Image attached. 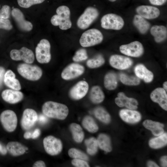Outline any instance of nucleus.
<instances>
[{"instance_id":"53","label":"nucleus","mask_w":167,"mask_h":167,"mask_svg":"<svg viewBox=\"0 0 167 167\" xmlns=\"http://www.w3.org/2000/svg\"><path fill=\"white\" fill-rule=\"evenodd\" d=\"M165 91L167 92V82L165 81L163 84V88Z\"/></svg>"},{"instance_id":"6","label":"nucleus","mask_w":167,"mask_h":167,"mask_svg":"<svg viewBox=\"0 0 167 167\" xmlns=\"http://www.w3.org/2000/svg\"><path fill=\"white\" fill-rule=\"evenodd\" d=\"M50 44L47 40L41 39L37 44L35 49L36 59L40 63H49L51 59L50 52Z\"/></svg>"},{"instance_id":"47","label":"nucleus","mask_w":167,"mask_h":167,"mask_svg":"<svg viewBox=\"0 0 167 167\" xmlns=\"http://www.w3.org/2000/svg\"><path fill=\"white\" fill-rule=\"evenodd\" d=\"M41 134V131L38 129L37 128L34 130L32 133V139H36Z\"/></svg>"},{"instance_id":"4","label":"nucleus","mask_w":167,"mask_h":167,"mask_svg":"<svg viewBox=\"0 0 167 167\" xmlns=\"http://www.w3.org/2000/svg\"><path fill=\"white\" fill-rule=\"evenodd\" d=\"M17 70L22 77L31 81L39 80L42 75V70L39 66L27 63L19 64Z\"/></svg>"},{"instance_id":"5","label":"nucleus","mask_w":167,"mask_h":167,"mask_svg":"<svg viewBox=\"0 0 167 167\" xmlns=\"http://www.w3.org/2000/svg\"><path fill=\"white\" fill-rule=\"evenodd\" d=\"M101 27L106 29L120 30L124 25V21L120 16L113 13L106 14L101 19Z\"/></svg>"},{"instance_id":"21","label":"nucleus","mask_w":167,"mask_h":167,"mask_svg":"<svg viewBox=\"0 0 167 167\" xmlns=\"http://www.w3.org/2000/svg\"><path fill=\"white\" fill-rule=\"evenodd\" d=\"M119 115L125 122L135 123L139 122L141 119V115L138 111L129 109H122L119 112Z\"/></svg>"},{"instance_id":"28","label":"nucleus","mask_w":167,"mask_h":167,"mask_svg":"<svg viewBox=\"0 0 167 167\" xmlns=\"http://www.w3.org/2000/svg\"><path fill=\"white\" fill-rule=\"evenodd\" d=\"M89 98L92 102L98 104L102 102L105 98L104 93L101 88L98 86H94L92 88L89 94Z\"/></svg>"},{"instance_id":"17","label":"nucleus","mask_w":167,"mask_h":167,"mask_svg":"<svg viewBox=\"0 0 167 167\" xmlns=\"http://www.w3.org/2000/svg\"><path fill=\"white\" fill-rule=\"evenodd\" d=\"M136 11L138 15L145 19H156L160 15V11L157 8L150 6L141 5L137 7Z\"/></svg>"},{"instance_id":"8","label":"nucleus","mask_w":167,"mask_h":167,"mask_svg":"<svg viewBox=\"0 0 167 167\" xmlns=\"http://www.w3.org/2000/svg\"><path fill=\"white\" fill-rule=\"evenodd\" d=\"M0 122L6 131L9 132H13L15 130L17 126V115L12 110H5L0 114Z\"/></svg>"},{"instance_id":"27","label":"nucleus","mask_w":167,"mask_h":167,"mask_svg":"<svg viewBox=\"0 0 167 167\" xmlns=\"http://www.w3.org/2000/svg\"><path fill=\"white\" fill-rule=\"evenodd\" d=\"M143 125L147 129L150 130L155 136H159L164 133V125L158 122L150 120H145Z\"/></svg>"},{"instance_id":"49","label":"nucleus","mask_w":167,"mask_h":167,"mask_svg":"<svg viewBox=\"0 0 167 167\" xmlns=\"http://www.w3.org/2000/svg\"><path fill=\"white\" fill-rule=\"evenodd\" d=\"M167 156H164L161 157V164L162 166L164 167H167Z\"/></svg>"},{"instance_id":"30","label":"nucleus","mask_w":167,"mask_h":167,"mask_svg":"<svg viewBox=\"0 0 167 167\" xmlns=\"http://www.w3.org/2000/svg\"><path fill=\"white\" fill-rule=\"evenodd\" d=\"M104 85L105 88L108 90L115 89L118 85V80L116 75L111 72L106 74L104 79Z\"/></svg>"},{"instance_id":"20","label":"nucleus","mask_w":167,"mask_h":167,"mask_svg":"<svg viewBox=\"0 0 167 167\" xmlns=\"http://www.w3.org/2000/svg\"><path fill=\"white\" fill-rule=\"evenodd\" d=\"M116 105L119 107L125 106L130 109H135L138 107V103L134 98L126 96L124 93L120 92L118 94V97L115 99Z\"/></svg>"},{"instance_id":"31","label":"nucleus","mask_w":167,"mask_h":167,"mask_svg":"<svg viewBox=\"0 0 167 167\" xmlns=\"http://www.w3.org/2000/svg\"><path fill=\"white\" fill-rule=\"evenodd\" d=\"M70 128L74 140L78 143L81 142L84 138V133L81 126L73 123L70 125Z\"/></svg>"},{"instance_id":"9","label":"nucleus","mask_w":167,"mask_h":167,"mask_svg":"<svg viewBox=\"0 0 167 167\" xmlns=\"http://www.w3.org/2000/svg\"><path fill=\"white\" fill-rule=\"evenodd\" d=\"M43 144L45 152L51 156L58 154L62 149L61 140L52 135L45 137L43 140Z\"/></svg>"},{"instance_id":"46","label":"nucleus","mask_w":167,"mask_h":167,"mask_svg":"<svg viewBox=\"0 0 167 167\" xmlns=\"http://www.w3.org/2000/svg\"><path fill=\"white\" fill-rule=\"evenodd\" d=\"M33 167H45L46 165L45 163L42 161L39 160L35 162L32 165Z\"/></svg>"},{"instance_id":"18","label":"nucleus","mask_w":167,"mask_h":167,"mask_svg":"<svg viewBox=\"0 0 167 167\" xmlns=\"http://www.w3.org/2000/svg\"><path fill=\"white\" fill-rule=\"evenodd\" d=\"M152 100L158 103L164 110H167V95L166 92L163 88H158L153 91L150 94Z\"/></svg>"},{"instance_id":"35","label":"nucleus","mask_w":167,"mask_h":167,"mask_svg":"<svg viewBox=\"0 0 167 167\" xmlns=\"http://www.w3.org/2000/svg\"><path fill=\"white\" fill-rule=\"evenodd\" d=\"M119 79L122 83L127 85L136 86L140 83V80L137 77L130 76L124 73L120 74Z\"/></svg>"},{"instance_id":"43","label":"nucleus","mask_w":167,"mask_h":167,"mask_svg":"<svg viewBox=\"0 0 167 167\" xmlns=\"http://www.w3.org/2000/svg\"><path fill=\"white\" fill-rule=\"evenodd\" d=\"M71 163L73 165L77 167H88L90 166L86 161L81 159H74L71 161Z\"/></svg>"},{"instance_id":"40","label":"nucleus","mask_w":167,"mask_h":167,"mask_svg":"<svg viewBox=\"0 0 167 167\" xmlns=\"http://www.w3.org/2000/svg\"><path fill=\"white\" fill-rule=\"evenodd\" d=\"M88 58L86 50L84 49H81L76 52L72 59L75 62H79L85 60Z\"/></svg>"},{"instance_id":"25","label":"nucleus","mask_w":167,"mask_h":167,"mask_svg":"<svg viewBox=\"0 0 167 167\" xmlns=\"http://www.w3.org/2000/svg\"><path fill=\"white\" fill-rule=\"evenodd\" d=\"M7 151L12 156H18L24 154L27 148L21 143L15 141H11L6 146Z\"/></svg>"},{"instance_id":"19","label":"nucleus","mask_w":167,"mask_h":167,"mask_svg":"<svg viewBox=\"0 0 167 167\" xmlns=\"http://www.w3.org/2000/svg\"><path fill=\"white\" fill-rule=\"evenodd\" d=\"M1 96L6 102L11 104H15L22 101L24 96L23 93L19 90L6 89L2 92Z\"/></svg>"},{"instance_id":"10","label":"nucleus","mask_w":167,"mask_h":167,"mask_svg":"<svg viewBox=\"0 0 167 167\" xmlns=\"http://www.w3.org/2000/svg\"><path fill=\"white\" fill-rule=\"evenodd\" d=\"M119 50L120 52L124 55L133 57H139L144 53L143 46L138 41L122 45L120 46Z\"/></svg>"},{"instance_id":"2","label":"nucleus","mask_w":167,"mask_h":167,"mask_svg":"<svg viewBox=\"0 0 167 167\" xmlns=\"http://www.w3.org/2000/svg\"><path fill=\"white\" fill-rule=\"evenodd\" d=\"M57 14L52 16L50 20L52 24L54 26H59L62 30L70 28L72 23L70 19V11L69 8L66 6H59L56 10Z\"/></svg>"},{"instance_id":"3","label":"nucleus","mask_w":167,"mask_h":167,"mask_svg":"<svg viewBox=\"0 0 167 167\" xmlns=\"http://www.w3.org/2000/svg\"><path fill=\"white\" fill-rule=\"evenodd\" d=\"M103 39V35L100 30L92 28L83 33L79 42L81 46L87 47L98 44L102 42Z\"/></svg>"},{"instance_id":"29","label":"nucleus","mask_w":167,"mask_h":167,"mask_svg":"<svg viewBox=\"0 0 167 167\" xmlns=\"http://www.w3.org/2000/svg\"><path fill=\"white\" fill-rule=\"evenodd\" d=\"M97 141L98 146L101 149L106 152L111 151L110 140L108 135L104 134H101L98 135Z\"/></svg>"},{"instance_id":"1","label":"nucleus","mask_w":167,"mask_h":167,"mask_svg":"<svg viewBox=\"0 0 167 167\" xmlns=\"http://www.w3.org/2000/svg\"><path fill=\"white\" fill-rule=\"evenodd\" d=\"M42 111L47 117L62 120L67 116L69 110L67 106L63 104L48 101L42 105Z\"/></svg>"},{"instance_id":"44","label":"nucleus","mask_w":167,"mask_h":167,"mask_svg":"<svg viewBox=\"0 0 167 167\" xmlns=\"http://www.w3.org/2000/svg\"><path fill=\"white\" fill-rule=\"evenodd\" d=\"M149 1L153 5L160 6L165 3L167 0H149Z\"/></svg>"},{"instance_id":"32","label":"nucleus","mask_w":167,"mask_h":167,"mask_svg":"<svg viewBox=\"0 0 167 167\" xmlns=\"http://www.w3.org/2000/svg\"><path fill=\"white\" fill-rule=\"evenodd\" d=\"M167 134L163 133L157 137L151 139L149 145L151 148L157 149L161 148L167 144Z\"/></svg>"},{"instance_id":"52","label":"nucleus","mask_w":167,"mask_h":167,"mask_svg":"<svg viewBox=\"0 0 167 167\" xmlns=\"http://www.w3.org/2000/svg\"><path fill=\"white\" fill-rule=\"evenodd\" d=\"M147 166L149 167H159L155 162L152 161H148L147 163Z\"/></svg>"},{"instance_id":"14","label":"nucleus","mask_w":167,"mask_h":167,"mask_svg":"<svg viewBox=\"0 0 167 167\" xmlns=\"http://www.w3.org/2000/svg\"><path fill=\"white\" fill-rule=\"evenodd\" d=\"M38 118L37 114L34 109L27 108L23 111L21 124L25 130H28L34 125Z\"/></svg>"},{"instance_id":"42","label":"nucleus","mask_w":167,"mask_h":167,"mask_svg":"<svg viewBox=\"0 0 167 167\" xmlns=\"http://www.w3.org/2000/svg\"><path fill=\"white\" fill-rule=\"evenodd\" d=\"M13 26L10 21L8 19H0V29L10 30Z\"/></svg>"},{"instance_id":"16","label":"nucleus","mask_w":167,"mask_h":167,"mask_svg":"<svg viewBox=\"0 0 167 167\" xmlns=\"http://www.w3.org/2000/svg\"><path fill=\"white\" fill-rule=\"evenodd\" d=\"M89 88L87 82L82 80L78 82L73 87L69 92L70 97L75 100L80 99L87 94Z\"/></svg>"},{"instance_id":"12","label":"nucleus","mask_w":167,"mask_h":167,"mask_svg":"<svg viewBox=\"0 0 167 167\" xmlns=\"http://www.w3.org/2000/svg\"><path fill=\"white\" fill-rule=\"evenodd\" d=\"M84 67L76 63H72L65 67L61 74L64 79L69 80L76 78L81 75L84 72Z\"/></svg>"},{"instance_id":"13","label":"nucleus","mask_w":167,"mask_h":167,"mask_svg":"<svg viewBox=\"0 0 167 167\" xmlns=\"http://www.w3.org/2000/svg\"><path fill=\"white\" fill-rule=\"evenodd\" d=\"M109 62L112 67L121 70L129 68L133 64L132 60L130 58L118 54L111 56Z\"/></svg>"},{"instance_id":"37","label":"nucleus","mask_w":167,"mask_h":167,"mask_svg":"<svg viewBox=\"0 0 167 167\" xmlns=\"http://www.w3.org/2000/svg\"><path fill=\"white\" fill-rule=\"evenodd\" d=\"M105 62V60L101 54H99L94 58L88 60L86 64L89 68H95L101 66Z\"/></svg>"},{"instance_id":"39","label":"nucleus","mask_w":167,"mask_h":167,"mask_svg":"<svg viewBox=\"0 0 167 167\" xmlns=\"http://www.w3.org/2000/svg\"><path fill=\"white\" fill-rule=\"evenodd\" d=\"M45 1V0H17V2L20 7L27 8L33 5L41 3Z\"/></svg>"},{"instance_id":"23","label":"nucleus","mask_w":167,"mask_h":167,"mask_svg":"<svg viewBox=\"0 0 167 167\" xmlns=\"http://www.w3.org/2000/svg\"><path fill=\"white\" fill-rule=\"evenodd\" d=\"M3 81L5 85L11 89L17 90L21 89L19 80L15 78V74L11 70H8L5 73Z\"/></svg>"},{"instance_id":"15","label":"nucleus","mask_w":167,"mask_h":167,"mask_svg":"<svg viewBox=\"0 0 167 167\" xmlns=\"http://www.w3.org/2000/svg\"><path fill=\"white\" fill-rule=\"evenodd\" d=\"M11 14L20 29L25 32L32 30L33 27L32 24L25 20L23 13L20 9L17 8H14L11 11Z\"/></svg>"},{"instance_id":"26","label":"nucleus","mask_w":167,"mask_h":167,"mask_svg":"<svg viewBox=\"0 0 167 167\" xmlns=\"http://www.w3.org/2000/svg\"><path fill=\"white\" fill-rule=\"evenodd\" d=\"M133 22L134 26L141 34L146 33L150 28V23L138 14L134 16Z\"/></svg>"},{"instance_id":"36","label":"nucleus","mask_w":167,"mask_h":167,"mask_svg":"<svg viewBox=\"0 0 167 167\" xmlns=\"http://www.w3.org/2000/svg\"><path fill=\"white\" fill-rule=\"evenodd\" d=\"M85 143L87 147V151L91 155H95L97 152L98 145L97 139L93 137L86 139Z\"/></svg>"},{"instance_id":"24","label":"nucleus","mask_w":167,"mask_h":167,"mask_svg":"<svg viewBox=\"0 0 167 167\" xmlns=\"http://www.w3.org/2000/svg\"><path fill=\"white\" fill-rule=\"evenodd\" d=\"M150 32L157 43L161 42L167 38V29L164 26L153 25L151 28Z\"/></svg>"},{"instance_id":"45","label":"nucleus","mask_w":167,"mask_h":167,"mask_svg":"<svg viewBox=\"0 0 167 167\" xmlns=\"http://www.w3.org/2000/svg\"><path fill=\"white\" fill-rule=\"evenodd\" d=\"M5 72V69L3 67L0 66V88L2 84Z\"/></svg>"},{"instance_id":"11","label":"nucleus","mask_w":167,"mask_h":167,"mask_svg":"<svg viewBox=\"0 0 167 167\" xmlns=\"http://www.w3.org/2000/svg\"><path fill=\"white\" fill-rule=\"evenodd\" d=\"M10 56L13 60H22L28 64L32 63L35 59L33 51L25 47H23L19 49H12L10 52Z\"/></svg>"},{"instance_id":"38","label":"nucleus","mask_w":167,"mask_h":167,"mask_svg":"<svg viewBox=\"0 0 167 167\" xmlns=\"http://www.w3.org/2000/svg\"><path fill=\"white\" fill-rule=\"evenodd\" d=\"M69 156L74 159H79L86 161L89 160L88 156L83 152L75 148H71L68 151Z\"/></svg>"},{"instance_id":"33","label":"nucleus","mask_w":167,"mask_h":167,"mask_svg":"<svg viewBox=\"0 0 167 167\" xmlns=\"http://www.w3.org/2000/svg\"><path fill=\"white\" fill-rule=\"evenodd\" d=\"M93 113L95 117L103 122L108 123L110 122L111 117L110 115L103 107H96L94 109Z\"/></svg>"},{"instance_id":"7","label":"nucleus","mask_w":167,"mask_h":167,"mask_svg":"<svg viewBox=\"0 0 167 167\" xmlns=\"http://www.w3.org/2000/svg\"><path fill=\"white\" fill-rule=\"evenodd\" d=\"M99 15V11L96 8L88 7L78 18L77 22V26L82 29L87 28L97 18Z\"/></svg>"},{"instance_id":"50","label":"nucleus","mask_w":167,"mask_h":167,"mask_svg":"<svg viewBox=\"0 0 167 167\" xmlns=\"http://www.w3.org/2000/svg\"><path fill=\"white\" fill-rule=\"evenodd\" d=\"M32 133L29 131L26 132L24 135V137L26 139H28L32 138Z\"/></svg>"},{"instance_id":"34","label":"nucleus","mask_w":167,"mask_h":167,"mask_svg":"<svg viewBox=\"0 0 167 167\" xmlns=\"http://www.w3.org/2000/svg\"><path fill=\"white\" fill-rule=\"evenodd\" d=\"M82 124L84 128L91 133H95L98 130V126L95 120L89 116H87L84 118Z\"/></svg>"},{"instance_id":"51","label":"nucleus","mask_w":167,"mask_h":167,"mask_svg":"<svg viewBox=\"0 0 167 167\" xmlns=\"http://www.w3.org/2000/svg\"><path fill=\"white\" fill-rule=\"evenodd\" d=\"M7 152L6 148H5L0 143V152L1 154L3 155H5L6 153Z\"/></svg>"},{"instance_id":"54","label":"nucleus","mask_w":167,"mask_h":167,"mask_svg":"<svg viewBox=\"0 0 167 167\" xmlns=\"http://www.w3.org/2000/svg\"><path fill=\"white\" fill-rule=\"evenodd\" d=\"M109 0L111 2H113L116 1V0Z\"/></svg>"},{"instance_id":"48","label":"nucleus","mask_w":167,"mask_h":167,"mask_svg":"<svg viewBox=\"0 0 167 167\" xmlns=\"http://www.w3.org/2000/svg\"><path fill=\"white\" fill-rule=\"evenodd\" d=\"M45 115H40L39 116V121L42 123H46L48 121L47 118Z\"/></svg>"},{"instance_id":"41","label":"nucleus","mask_w":167,"mask_h":167,"mask_svg":"<svg viewBox=\"0 0 167 167\" xmlns=\"http://www.w3.org/2000/svg\"><path fill=\"white\" fill-rule=\"evenodd\" d=\"M10 8L7 5L3 6L0 10V19H8L10 17Z\"/></svg>"},{"instance_id":"22","label":"nucleus","mask_w":167,"mask_h":167,"mask_svg":"<svg viewBox=\"0 0 167 167\" xmlns=\"http://www.w3.org/2000/svg\"><path fill=\"white\" fill-rule=\"evenodd\" d=\"M134 71L137 77L146 83L151 82L153 79L154 75L152 72L142 64L137 65L135 68Z\"/></svg>"}]
</instances>
